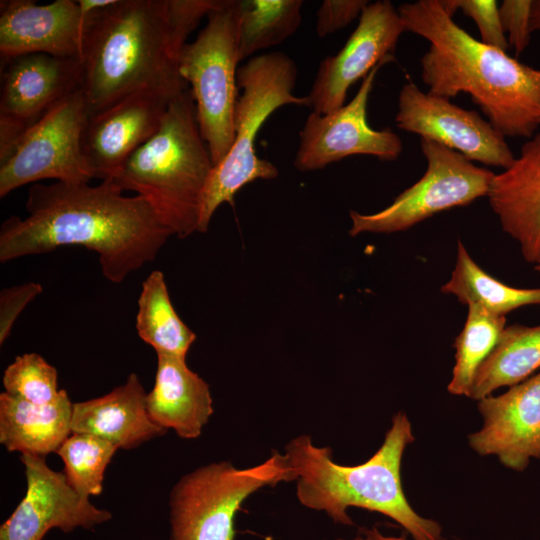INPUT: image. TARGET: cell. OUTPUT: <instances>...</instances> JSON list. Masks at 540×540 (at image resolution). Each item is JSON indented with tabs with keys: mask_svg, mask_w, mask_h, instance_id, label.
Instances as JSON below:
<instances>
[{
	"mask_svg": "<svg viewBox=\"0 0 540 540\" xmlns=\"http://www.w3.org/2000/svg\"><path fill=\"white\" fill-rule=\"evenodd\" d=\"M25 218L0 227L2 263L81 246L97 254L103 276L114 284L152 262L173 234L141 196H124L113 180L35 183L27 193Z\"/></svg>",
	"mask_w": 540,
	"mask_h": 540,
	"instance_id": "6da1fadb",
	"label": "cell"
},
{
	"mask_svg": "<svg viewBox=\"0 0 540 540\" xmlns=\"http://www.w3.org/2000/svg\"><path fill=\"white\" fill-rule=\"evenodd\" d=\"M406 31L425 38L421 79L428 93L450 99L467 93L503 136L531 138L540 126V69L475 39L440 0L398 7Z\"/></svg>",
	"mask_w": 540,
	"mask_h": 540,
	"instance_id": "7a4b0ae2",
	"label": "cell"
},
{
	"mask_svg": "<svg viewBox=\"0 0 540 540\" xmlns=\"http://www.w3.org/2000/svg\"><path fill=\"white\" fill-rule=\"evenodd\" d=\"M182 48L168 0H114L90 11L81 49L88 115L141 90L180 95L187 89L178 70Z\"/></svg>",
	"mask_w": 540,
	"mask_h": 540,
	"instance_id": "3957f363",
	"label": "cell"
},
{
	"mask_svg": "<svg viewBox=\"0 0 540 540\" xmlns=\"http://www.w3.org/2000/svg\"><path fill=\"white\" fill-rule=\"evenodd\" d=\"M414 441L410 420L399 411L380 448L359 465L336 463L332 449L314 445L310 435L290 440L284 455L302 506L325 512L334 523L345 526L354 524L348 508H362L395 521L413 540H442L441 525L417 513L403 490L402 458Z\"/></svg>",
	"mask_w": 540,
	"mask_h": 540,
	"instance_id": "277c9868",
	"label": "cell"
},
{
	"mask_svg": "<svg viewBox=\"0 0 540 540\" xmlns=\"http://www.w3.org/2000/svg\"><path fill=\"white\" fill-rule=\"evenodd\" d=\"M213 168L187 88L171 101L156 133L128 158L113 181L144 198L173 235L186 238L198 232Z\"/></svg>",
	"mask_w": 540,
	"mask_h": 540,
	"instance_id": "5b68a950",
	"label": "cell"
},
{
	"mask_svg": "<svg viewBox=\"0 0 540 540\" xmlns=\"http://www.w3.org/2000/svg\"><path fill=\"white\" fill-rule=\"evenodd\" d=\"M297 79L295 62L281 51L254 56L237 70L242 89L234 112V142L226 157L214 166L203 195L198 232H206L222 203L234 204L235 194L257 179L271 180L278 169L255 151L259 129L284 105L309 107L307 96L293 94Z\"/></svg>",
	"mask_w": 540,
	"mask_h": 540,
	"instance_id": "8992f818",
	"label": "cell"
},
{
	"mask_svg": "<svg viewBox=\"0 0 540 540\" xmlns=\"http://www.w3.org/2000/svg\"><path fill=\"white\" fill-rule=\"evenodd\" d=\"M241 0H217L197 38L178 56V70L193 94L200 133L213 165L234 142Z\"/></svg>",
	"mask_w": 540,
	"mask_h": 540,
	"instance_id": "52a82bcc",
	"label": "cell"
},
{
	"mask_svg": "<svg viewBox=\"0 0 540 540\" xmlns=\"http://www.w3.org/2000/svg\"><path fill=\"white\" fill-rule=\"evenodd\" d=\"M294 481L284 454L244 469L228 461L209 463L184 476L169 496L168 540H234L242 503L266 486Z\"/></svg>",
	"mask_w": 540,
	"mask_h": 540,
	"instance_id": "ba28073f",
	"label": "cell"
},
{
	"mask_svg": "<svg viewBox=\"0 0 540 540\" xmlns=\"http://www.w3.org/2000/svg\"><path fill=\"white\" fill-rule=\"evenodd\" d=\"M87 117L86 99L79 87L30 125L0 158V197L44 179L89 183L94 176L81 145Z\"/></svg>",
	"mask_w": 540,
	"mask_h": 540,
	"instance_id": "9c48e42d",
	"label": "cell"
},
{
	"mask_svg": "<svg viewBox=\"0 0 540 540\" xmlns=\"http://www.w3.org/2000/svg\"><path fill=\"white\" fill-rule=\"evenodd\" d=\"M420 145L427 160L424 175L379 212L350 211L352 237L407 230L436 213L488 195L495 175L492 171L437 142L421 139Z\"/></svg>",
	"mask_w": 540,
	"mask_h": 540,
	"instance_id": "30bf717a",
	"label": "cell"
},
{
	"mask_svg": "<svg viewBox=\"0 0 540 540\" xmlns=\"http://www.w3.org/2000/svg\"><path fill=\"white\" fill-rule=\"evenodd\" d=\"M385 64L370 71L349 103L327 114L312 111L308 115L299 132L293 161L297 170L322 169L353 155H369L384 161H393L400 156L403 149L400 137L389 128L375 130L367 121V105L374 80Z\"/></svg>",
	"mask_w": 540,
	"mask_h": 540,
	"instance_id": "8fae6325",
	"label": "cell"
},
{
	"mask_svg": "<svg viewBox=\"0 0 540 540\" xmlns=\"http://www.w3.org/2000/svg\"><path fill=\"white\" fill-rule=\"evenodd\" d=\"M397 127L437 142L470 161L508 168L515 156L503 136L476 111L425 93L410 79L398 96Z\"/></svg>",
	"mask_w": 540,
	"mask_h": 540,
	"instance_id": "7c38bea8",
	"label": "cell"
},
{
	"mask_svg": "<svg viewBox=\"0 0 540 540\" xmlns=\"http://www.w3.org/2000/svg\"><path fill=\"white\" fill-rule=\"evenodd\" d=\"M405 31L390 1L369 3L343 48L321 61L307 96L312 111L327 114L342 107L357 80L364 79L377 65L394 60L398 40Z\"/></svg>",
	"mask_w": 540,
	"mask_h": 540,
	"instance_id": "4fadbf2b",
	"label": "cell"
},
{
	"mask_svg": "<svg viewBox=\"0 0 540 540\" xmlns=\"http://www.w3.org/2000/svg\"><path fill=\"white\" fill-rule=\"evenodd\" d=\"M27 488L23 499L0 526V540H43L52 529L70 533L94 529L111 520L107 509L79 496L64 472L51 469L45 457L21 454Z\"/></svg>",
	"mask_w": 540,
	"mask_h": 540,
	"instance_id": "5bb4252c",
	"label": "cell"
},
{
	"mask_svg": "<svg viewBox=\"0 0 540 540\" xmlns=\"http://www.w3.org/2000/svg\"><path fill=\"white\" fill-rule=\"evenodd\" d=\"M176 97L141 90L88 115L81 145L94 178L114 180L128 158L156 133Z\"/></svg>",
	"mask_w": 540,
	"mask_h": 540,
	"instance_id": "9a60e30c",
	"label": "cell"
},
{
	"mask_svg": "<svg viewBox=\"0 0 540 540\" xmlns=\"http://www.w3.org/2000/svg\"><path fill=\"white\" fill-rule=\"evenodd\" d=\"M478 411L483 425L468 436L478 455L496 456L517 472L540 459V371L501 395L478 400Z\"/></svg>",
	"mask_w": 540,
	"mask_h": 540,
	"instance_id": "2e32d148",
	"label": "cell"
},
{
	"mask_svg": "<svg viewBox=\"0 0 540 540\" xmlns=\"http://www.w3.org/2000/svg\"><path fill=\"white\" fill-rule=\"evenodd\" d=\"M83 27L77 0L44 5L32 0H2L1 60L31 53L81 59Z\"/></svg>",
	"mask_w": 540,
	"mask_h": 540,
	"instance_id": "e0dca14e",
	"label": "cell"
},
{
	"mask_svg": "<svg viewBox=\"0 0 540 540\" xmlns=\"http://www.w3.org/2000/svg\"><path fill=\"white\" fill-rule=\"evenodd\" d=\"M2 62L0 118L26 128L81 87L82 63L78 58L31 53Z\"/></svg>",
	"mask_w": 540,
	"mask_h": 540,
	"instance_id": "ac0fdd59",
	"label": "cell"
},
{
	"mask_svg": "<svg viewBox=\"0 0 540 540\" xmlns=\"http://www.w3.org/2000/svg\"><path fill=\"white\" fill-rule=\"evenodd\" d=\"M487 197L524 259L540 263V133L523 144L508 168L494 175Z\"/></svg>",
	"mask_w": 540,
	"mask_h": 540,
	"instance_id": "d6986e66",
	"label": "cell"
},
{
	"mask_svg": "<svg viewBox=\"0 0 540 540\" xmlns=\"http://www.w3.org/2000/svg\"><path fill=\"white\" fill-rule=\"evenodd\" d=\"M147 393L135 373L109 393L73 404L72 433L103 438L118 449L130 450L164 435L146 406Z\"/></svg>",
	"mask_w": 540,
	"mask_h": 540,
	"instance_id": "ffe728a7",
	"label": "cell"
},
{
	"mask_svg": "<svg viewBox=\"0 0 540 540\" xmlns=\"http://www.w3.org/2000/svg\"><path fill=\"white\" fill-rule=\"evenodd\" d=\"M146 406L150 419L182 439H196L214 413L209 385L186 358L157 354V368Z\"/></svg>",
	"mask_w": 540,
	"mask_h": 540,
	"instance_id": "44dd1931",
	"label": "cell"
},
{
	"mask_svg": "<svg viewBox=\"0 0 540 540\" xmlns=\"http://www.w3.org/2000/svg\"><path fill=\"white\" fill-rule=\"evenodd\" d=\"M73 403L66 390L49 404L0 394V443L10 452L46 457L72 433Z\"/></svg>",
	"mask_w": 540,
	"mask_h": 540,
	"instance_id": "7402d4cb",
	"label": "cell"
},
{
	"mask_svg": "<svg viewBox=\"0 0 540 540\" xmlns=\"http://www.w3.org/2000/svg\"><path fill=\"white\" fill-rule=\"evenodd\" d=\"M540 369V325L506 326L479 367L470 397L480 400L501 387L516 385Z\"/></svg>",
	"mask_w": 540,
	"mask_h": 540,
	"instance_id": "603a6c76",
	"label": "cell"
},
{
	"mask_svg": "<svg viewBox=\"0 0 540 540\" xmlns=\"http://www.w3.org/2000/svg\"><path fill=\"white\" fill-rule=\"evenodd\" d=\"M136 329L156 354L186 358L196 340V334L176 313L160 270L152 271L142 283Z\"/></svg>",
	"mask_w": 540,
	"mask_h": 540,
	"instance_id": "cb8c5ba5",
	"label": "cell"
},
{
	"mask_svg": "<svg viewBox=\"0 0 540 540\" xmlns=\"http://www.w3.org/2000/svg\"><path fill=\"white\" fill-rule=\"evenodd\" d=\"M441 292L463 304H477L488 312L505 316L523 306L540 305V288H515L486 273L458 240L455 267Z\"/></svg>",
	"mask_w": 540,
	"mask_h": 540,
	"instance_id": "d4e9b609",
	"label": "cell"
},
{
	"mask_svg": "<svg viewBox=\"0 0 540 540\" xmlns=\"http://www.w3.org/2000/svg\"><path fill=\"white\" fill-rule=\"evenodd\" d=\"M302 0H241L239 60L279 45L299 28Z\"/></svg>",
	"mask_w": 540,
	"mask_h": 540,
	"instance_id": "484cf974",
	"label": "cell"
},
{
	"mask_svg": "<svg viewBox=\"0 0 540 540\" xmlns=\"http://www.w3.org/2000/svg\"><path fill=\"white\" fill-rule=\"evenodd\" d=\"M467 306L465 325L454 342L455 364L447 390L456 396L470 397L476 373L497 345L506 318L477 304Z\"/></svg>",
	"mask_w": 540,
	"mask_h": 540,
	"instance_id": "4316f807",
	"label": "cell"
},
{
	"mask_svg": "<svg viewBox=\"0 0 540 540\" xmlns=\"http://www.w3.org/2000/svg\"><path fill=\"white\" fill-rule=\"evenodd\" d=\"M117 447L88 433H71L57 450L64 463L68 484L81 497L89 499L103 491L104 473Z\"/></svg>",
	"mask_w": 540,
	"mask_h": 540,
	"instance_id": "83f0119b",
	"label": "cell"
},
{
	"mask_svg": "<svg viewBox=\"0 0 540 540\" xmlns=\"http://www.w3.org/2000/svg\"><path fill=\"white\" fill-rule=\"evenodd\" d=\"M3 386L9 395L41 405L54 402L61 392L56 368L37 353L17 356L4 371Z\"/></svg>",
	"mask_w": 540,
	"mask_h": 540,
	"instance_id": "f1b7e54d",
	"label": "cell"
},
{
	"mask_svg": "<svg viewBox=\"0 0 540 540\" xmlns=\"http://www.w3.org/2000/svg\"><path fill=\"white\" fill-rule=\"evenodd\" d=\"M444 10L451 17L460 10L476 24L481 42L506 51L509 47L503 30L499 5L494 0H440Z\"/></svg>",
	"mask_w": 540,
	"mask_h": 540,
	"instance_id": "f546056e",
	"label": "cell"
},
{
	"mask_svg": "<svg viewBox=\"0 0 540 540\" xmlns=\"http://www.w3.org/2000/svg\"><path fill=\"white\" fill-rule=\"evenodd\" d=\"M532 0H504L499 5V15L507 41L516 55L528 47L531 38Z\"/></svg>",
	"mask_w": 540,
	"mask_h": 540,
	"instance_id": "4dcf8cb0",
	"label": "cell"
},
{
	"mask_svg": "<svg viewBox=\"0 0 540 540\" xmlns=\"http://www.w3.org/2000/svg\"><path fill=\"white\" fill-rule=\"evenodd\" d=\"M369 4L367 0H324L316 13V33L319 37L345 28Z\"/></svg>",
	"mask_w": 540,
	"mask_h": 540,
	"instance_id": "1f68e13d",
	"label": "cell"
},
{
	"mask_svg": "<svg viewBox=\"0 0 540 540\" xmlns=\"http://www.w3.org/2000/svg\"><path fill=\"white\" fill-rule=\"evenodd\" d=\"M39 283L28 282L4 288L0 293V344L9 337L12 327L24 308L42 293Z\"/></svg>",
	"mask_w": 540,
	"mask_h": 540,
	"instance_id": "d6a6232c",
	"label": "cell"
},
{
	"mask_svg": "<svg viewBox=\"0 0 540 540\" xmlns=\"http://www.w3.org/2000/svg\"><path fill=\"white\" fill-rule=\"evenodd\" d=\"M333 540H408L406 535H391L384 533L377 526L360 528L350 538H335Z\"/></svg>",
	"mask_w": 540,
	"mask_h": 540,
	"instance_id": "836d02e7",
	"label": "cell"
},
{
	"mask_svg": "<svg viewBox=\"0 0 540 540\" xmlns=\"http://www.w3.org/2000/svg\"><path fill=\"white\" fill-rule=\"evenodd\" d=\"M531 30L532 32H540V0H532Z\"/></svg>",
	"mask_w": 540,
	"mask_h": 540,
	"instance_id": "e575fe53",
	"label": "cell"
},
{
	"mask_svg": "<svg viewBox=\"0 0 540 540\" xmlns=\"http://www.w3.org/2000/svg\"><path fill=\"white\" fill-rule=\"evenodd\" d=\"M535 270L540 273V263H538L537 265H535Z\"/></svg>",
	"mask_w": 540,
	"mask_h": 540,
	"instance_id": "d590c367",
	"label": "cell"
}]
</instances>
